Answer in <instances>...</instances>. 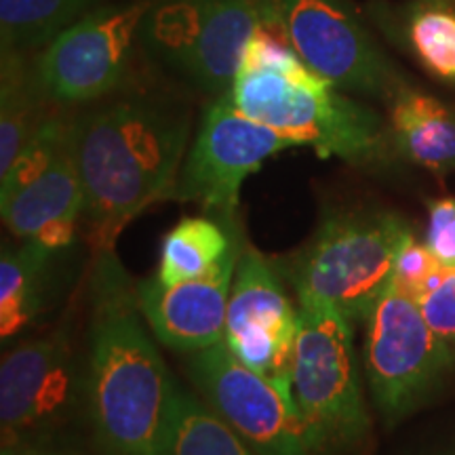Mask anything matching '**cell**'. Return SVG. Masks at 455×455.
<instances>
[{
  "label": "cell",
  "instance_id": "cell-1",
  "mask_svg": "<svg viewBox=\"0 0 455 455\" xmlns=\"http://www.w3.org/2000/svg\"><path fill=\"white\" fill-rule=\"evenodd\" d=\"M190 118L155 98H124L72 121V146L84 192L87 236L112 251L124 226L158 201H171Z\"/></svg>",
  "mask_w": 455,
  "mask_h": 455
},
{
  "label": "cell",
  "instance_id": "cell-2",
  "mask_svg": "<svg viewBox=\"0 0 455 455\" xmlns=\"http://www.w3.org/2000/svg\"><path fill=\"white\" fill-rule=\"evenodd\" d=\"M89 329L87 409L101 455H164L178 386L144 331L135 289L110 251L101 255Z\"/></svg>",
  "mask_w": 455,
  "mask_h": 455
},
{
  "label": "cell",
  "instance_id": "cell-3",
  "mask_svg": "<svg viewBox=\"0 0 455 455\" xmlns=\"http://www.w3.org/2000/svg\"><path fill=\"white\" fill-rule=\"evenodd\" d=\"M228 95L249 118L295 148L310 146L321 158L369 164L386 155L378 114L306 66L295 51L275 64H243Z\"/></svg>",
  "mask_w": 455,
  "mask_h": 455
},
{
  "label": "cell",
  "instance_id": "cell-4",
  "mask_svg": "<svg viewBox=\"0 0 455 455\" xmlns=\"http://www.w3.org/2000/svg\"><path fill=\"white\" fill-rule=\"evenodd\" d=\"M409 236V226L392 213L327 215L295 259L299 304L331 306L352 323L365 321L390 287Z\"/></svg>",
  "mask_w": 455,
  "mask_h": 455
},
{
  "label": "cell",
  "instance_id": "cell-5",
  "mask_svg": "<svg viewBox=\"0 0 455 455\" xmlns=\"http://www.w3.org/2000/svg\"><path fill=\"white\" fill-rule=\"evenodd\" d=\"M291 395L312 455L344 453L369 435L352 321L331 306H298Z\"/></svg>",
  "mask_w": 455,
  "mask_h": 455
},
{
  "label": "cell",
  "instance_id": "cell-6",
  "mask_svg": "<svg viewBox=\"0 0 455 455\" xmlns=\"http://www.w3.org/2000/svg\"><path fill=\"white\" fill-rule=\"evenodd\" d=\"M270 13L272 0H161L150 4L140 41L158 64L203 93L221 98Z\"/></svg>",
  "mask_w": 455,
  "mask_h": 455
},
{
  "label": "cell",
  "instance_id": "cell-7",
  "mask_svg": "<svg viewBox=\"0 0 455 455\" xmlns=\"http://www.w3.org/2000/svg\"><path fill=\"white\" fill-rule=\"evenodd\" d=\"M84 192L72 131L55 123L43 124L0 175V213L11 235L43 247H68L83 215Z\"/></svg>",
  "mask_w": 455,
  "mask_h": 455
},
{
  "label": "cell",
  "instance_id": "cell-8",
  "mask_svg": "<svg viewBox=\"0 0 455 455\" xmlns=\"http://www.w3.org/2000/svg\"><path fill=\"white\" fill-rule=\"evenodd\" d=\"M190 378L203 401L258 455H312L291 386L251 369L221 341L195 352Z\"/></svg>",
  "mask_w": 455,
  "mask_h": 455
},
{
  "label": "cell",
  "instance_id": "cell-9",
  "mask_svg": "<svg viewBox=\"0 0 455 455\" xmlns=\"http://www.w3.org/2000/svg\"><path fill=\"white\" fill-rule=\"evenodd\" d=\"M152 0L101 7L55 36L32 64L51 104H83L112 93L129 70Z\"/></svg>",
  "mask_w": 455,
  "mask_h": 455
},
{
  "label": "cell",
  "instance_id": "cell-10",
  "mask_svg": "<svg viewBox=\"0 0 455 455\" xmlns=\"http://www.w3.org/2000/svg\"><path fill=\"white\" fill-rule=\"evenodd\" d=\"M289 148H295L291 140L243 114L228 93L221 95L198 123L171 198L196 203L226 220L235 218L244 181Z\"/></svg>",
  "mask_w": 455,
  "mask_h": 455
},
{
  "label": "cell",
  "instance_id": "cell-11",
  "mask_svg": "<svg viewBox=\"0 0 455 455\" xmlns=\"http://www.w3.org/2000/svg\"><path fill=\"white\" fill-rule=\"evenodd\" d=\"M365 323L369 388L384 418L396 422L445 371L453 348L432 331L418 301L392 284Z\"/></svg>",
  "mask_w": 455,
  "mask_h": 455
},
{
  "label": "cell",
  "instance_id": "cell-12",
  "mask_svg": "<svg viewBox=\"0 0 455 455\" xmlns=\"http://www.w3.org/2000/svg\"><path fill=\"white\" fill-rule=\"evenodd\" d=\"M272 11L301 61L338 89L390 100L401 89L352 0H272Z\"/></svg>",
  "mask_w": 455,
  "mask_h": 455
},
{
  "label": "cell",
  "instance_id": "cell-13",
  "mask_svg": "<svg viewBox=\"0 0 455 455\" xmlns=\"http://www.w3.org/2000/svg\"><path fill=\"white\" fill-rule=\"evenodd\" d=\"M298 308L253 247L238 258L226 318V344L244 365L291 386Z\"/></svg>",
  "mask_w": 455,
  "mask_h": 455
},
{
  "label": "cell",
  "instance_id": "cell-14",
  "mask_svg": "<svg viewBox=\"0 0 455 455\" xmlns=\"http://www.w3.org/2000/svg\"><path fill=\"white\" fill-rule=\"evenodd\" d=\"M72 358L64 331L24 341L0 365L3 445L47 439L70 395Z\"/></svg>",
  "mask_w": 455,
  "mask_h": 455
},
{
  "label": "cell",
  "instance_id": "cell-15",
  "mask_svg": "<svg viewBox=\"0 0 455 455\" xmlns=\"http://www.w3.org/2000/svg\"><path fill=\"white\" fill-rule=\"evenodd\" d=\"M243 244L209 275L164 284L156 275L138 283L135 301L155 338L171 350L198 352L226 341L228 301Z\"/></svg>",
  "mask_w": 455,
  "mask_h": 455
},
{
  "label": "cell",
  "instance_id": "cell-16",
  "mask_svg": "<svg viewBox=\"0 0 455 455\" xmlns=\"http://www.w3.org/2000/svg\"><path fill=\"white\" fill-rule=\"evenodd\" d=\"M398 150L436 175L455 171V110L441 100L401 87L390 100Z\"/></svg>",
  "mask_w": 455,
  "mask_h": 455
},
{
  "label": "cell",
  "instance_id": "cell-17",
  "mask_svg": "<svg viewBox=\"0 0 455 455\" xmlns=\"http://www.w3.org/2000/svg\"><path fill=\"white\" fill-rule=\"evenodd\" d=\"M241 244L228 228L212 218H181L164 236L156 276L164 284L204 276Z\"/></svg>",
  "mask_w": 455,
  "mask_h": 455
},
{
  "label": "cell",
  "instance_id": "cell-18",
  "mask_svg": "<svg viewBox=\"0 0 455 455\" xmlns=\"http://www.w3.org/2000/svg\"><path fill=\"white\" fill-rule=\"evenodd\" d=\"M3 87H0V175L7 173L15 158L41 127L47 100L36 87L32 66L24 53L3 51Z\"/></svg>",
  "mask_w": 455,
  "mask_h": 455
},
{
  "label": "cell",
  "instance_id": "cell-19",
  "mask_svg": "<svg viewBox=\"0 0 455 455\" xmlns=\"http://www.w3.org/2000/svg\"><path fill=\"white\" fill-rule=\"evenodd\" d=\"M51 249L24 241L17 249H3L0 259V331L7 341L30 325L43 308L44 276Z\"/></svg>",
  "mask_w": 455,
  "mask_h": 455
},
{
  "label": "cell",
  "instance_id": "cell-20",
  "mask_svg": "<svg viewBox=\"0 0 455 455\" xmlns=\"http://www.w3.org/2000/svg\"><path fill=\"white\" fill-rule=\"evenodd\" d=\"M164 455H258L201 398L175 390Z\"/></svg>",
  "mask_w": 455,
  "mask_h": 455
},
{
  "label": "cell",
  "instance_id": "cell-21",
  "mask_svg": "<svg viewBox=\"0 0 455 455\" xmlns=\"http://www.w3.org/2000/svg\"><path fill=\"white\" fill-rule=\"evenodd\" d=\"M95 0H0L3 51L44 49L66 28L91 13Z\"/></svg>",
  "mask_w": 455,
  "mask_h": 455
},
{
  "label": "cell",
  "instance_id": "cell-22",
  "mask_svg": "<svg viewBox=\"0 0 455 455\" xmlns=\"http://www.w3.org/2000/svg\"><path fill=\"white\" fill-rule=\"evenodd\" d=\"M409 43L432 74L455 81V11L443 7L415 11L409 21Z\"/></svg>",
  "mask_w": 455,
  "mask_h": 455
},
{
  "label": "cell",
  "instance_id": "cell-23",
  "mask_svg": "<svg viewBox=\"0 0 455 455\" xmlns=\"http://www.w3.org/2000/svg\"><path fill=\"white\" fill-rule=\"evenodd\" d=\"M415 301L432 331L455 348V266L443 264Z\"/></svg>",
  "mask_w": 455,
  "mask_h": 455
},
{
  "label": "cell",
  "instance_id": "cell-24",
  "mask_svg": "<svg viewBox=\"0 0 455 455\" xmlns=\"http://www.w3.org/2000/svg\"><path fill=\"white\" fill-rule=\"evenodd\" d=\"M441 266L443 261L430 251L428 244L415 241L411 235L398 253L390 284L398 291L407 293L409 298L418 299L436 272L441 270Z\"/></svg>",
  "mask_w": 455,
  "mask_h": 455
},
{
  "label": "cell",
  "instance_id": "cell-25",
  "mask_svg": "<svg viewBox=\"0 0 455 455\" xmlns=\"http://www.w3.org/2000/svg\"><path fill=\"white\" fill-rule=\"evenodd\" d=\"M426 244L443 264L455 266V196L428 203Z\"/></svg>",
  "mask_w": 455,
  "mask_h": 455
},
{
  "label": "cell",
  "instance_id": "cell-26",
  "mask_svg": "<svg viewBox=\"0 0 455 455\" xmlns=\"http://www.w3.org/2000/svg\"><path fill=\"white\" fill-rule=\"evenodd\" d=\"M0 455H76L70 449L49 443V439L43 441H21L13 443V445H3Z\"/></svg>",
  "mask_w": 455,
  "mask_h": 455
}]
</instances>
